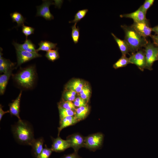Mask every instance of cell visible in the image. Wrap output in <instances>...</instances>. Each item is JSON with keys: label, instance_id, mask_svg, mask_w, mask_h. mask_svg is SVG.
<instances>
[{"label": "cell", "instance_id": "obj_31", "mask_svg": "<svg viewBox=\"0 0 158 158\" xmlns=\"http://www.w3.org/2000/svg\"><path fill=\"white\" fill-rule=\"evenodd\" d=\"M76 93V92L73 90H67L63 95V100L71 102L74 101L76 98L75 95Z\"/></svg>", "mask_w": 158, "mask_h": 158}, {"label": "cell", "instance_id": "obj_37", "mask_svg": "<svg viewBox=\"0 0 158 158\" xmlns=\"http://www.w3.org/2000/svg\"><path fill=\"white\" fill-rule=\"evenodd\" d=\"M152 38L154 44L158 47V35H152L150 36Z\"/></svg>", "mask_w": 158, "mask_h": 158}, {"label": "cell", "instance_id": "obj_21", "mask_svg": "<svg viewBox=\"0 0 158 158\" xmlns=\"http://www.w3.org/2000/svg\"><path fill=\"white\" fill-rule=\"evenodd\" d=\"M90 111V108L88 105L78 107L76 109L74 116L79 121L85 118Z\"/></svg>", "mask_w": 158, "mask_h": 158}, {"label": "cell", "instance_id": "obj_32", "mask_svg": "<svg viewBox=\"0 0 158 158\" xmlns=\"http://www.w3.org/2000/svg\"><path fill=\"white\" fill-rule=\"evenodd\" d=\"M52 152L51 148L47 147L45 145V147L37 158H49Z\"/></svg>", "mask_w": 158, "mask_h": 158}, {"label": "cell", "instance_id": "obj_14", "mask_svg": "<svg viewBox=\"0 0 158 158\" xmlns=\"http://www.w3.org/2000/svg\"><path fill=\"white\" fill-rule=\"evenodd\" d=\"M13 45L16 49H20L31 52H37L35 45L29 39H26L24 43L19 44L14 42Z\"/></svg>", "mask_w": 158, "mask_h": 158}, {"label": "cell", "instance_id": "obj_19", "mask_svg": "<svg viewBox=\"0 0 158 158\" xmlns=\"http://www.w3.org/2000/svg\"><path fill=\"white\" fill-rule=\"evenodd\" d=\"M111 34L117 43L122 55H126L130 51V47L127 42L125 40H122L119 38L113 33H111Z\"/></svg>", "mask_w": 158, "mask_h": 158}, {"label": "cell", "instance_id": "obj_3", "mask_svg": "<svg viewBox=\"0 0 158 158\" xmlns=\"http://www.w3.org/2000/svg\"><path fill=\"white\" fill-rule=\"evenodd\" d=\"M36 78L35 69L34 66L22 68L13 76L14 80L18 85L26 89L33 87Z\"/></svg>", "mask_w": 158, "mask_h": 158}, {"label": "cell", "instance_id": "obj_1", "mask_svg": "<svg viewBox=\"0 0 158 158\" xmlns=\"http://www.w3.org/2000/svg\"><path fill=\"white\" fill-rule=\"evenodd\" d=\"M11 129L16 140L20 144L31 146L35 139L32 127L27 121L18 120Z\"/></svg>", "mask_w": 158, "mask_h": 158}, {"label": "cell", "instance_id": "obj_7", "mask_svg": "<svg viewBox=\"0 0 158 158\" xmlns=\"http://www.w3.org/2000/svg\"><path fill=\"white\" fill-rule=\"evenodd\" d=\"M50 0H43L42 4L37 6V12L36 16L43 17L47 20L53 19L54 17L50 11L49 6L53 4Z\"/></svg>", "mask_w": 158, "mask_h": 158}, {"label": "cell", "instance_id": "obj_10", "mask_svg": "<svg viewBox=\"0 0 158 158\" xmlns=\"http://www.w3.org/2000/svg\"><path fill=\"white\" fill-rule=\"evenodd\" d=\"M131 26L143 37L146 38L151 35L152 28L150 26L148 20L145 22H134Z\"/></svg>", "mask_w": 158, "mask_h": 158}, {"label": "cell", "instance_id": "obj_16", "mask_svg": "<svg viewBox=\"0 0 158 158\" xmlns=\"http://www.w3.org/2000/svg\"><path fill=\"white\" fill-rule=\"evenodd\" d=\"M78 122L74 116H68L63 118L59 121V126L58 128V136H59L61 131L63 128L74 125Z\"/></svg>", "mask_w": 158, "mask_h": 158}, {"label": "cell", "instance_id": "obj_17", "mask_svg": "<svg viewBox=\"0 0 158 158\" xmlns=\"http://www.w3.org/2000/svg\"><path fill=\"white\" fill-rule=\"evenodd\" d=\"M85 84L80 79H75L70 81L66 85V88L67 90H73L80 93Z\"/></svg>", "mask_w": 158, "mask_h": 158}, {"label": "cell", "instance_id": "obj_11", "mask_svg": "<svg viewBox=\"0 0 158 158\" xmlns=\"http://www.w3.org/2000/svg\"><path fill=\"white\" fill-rule=\"evenodd\" d=\"M51 138L52 144L51 149L53 152H61L70 147L69 143L67 140H63L59 136L56 138Z\"/></svg>", "mask_w": 158, "mask_h": 158}, {"label": "cell", "instance_id": "obj_40", "mask_svg": "<svg viewBox=\"0 0 158 158\" xmlns=\"http://www.w3.org/2000/svg\"><path fill=\"white\" fill-rule=\"evenodd\" d=\"M157 60H158V56H157Z\"/></svg>", "mask_w": 158, "mask_h": 158}, {"label": "cell", "instance_id": "obj_8", "mask_svg": "<svg viewBox=\"0 0 158 158\" xmlns=\"http://www.w3.org/2000/svg\"><path fill=\"white\" fill-rule=\"evenodd\" d=\"M16 50L17 61V67L32 59L42 56L37 52H31L20 49Z\"/></svg>", "mask_w": 158, "mask_h": 158}, {"label": "cell", "instance_id": "obj_15", "mask_svg": "<svg viewBox=\"0 0 158 158\" xmlns=\"http://www.w3.org/2000/svg\"><path fill=\"white\" fill-rule=\"evenodd\" d=\"M44 140L42 137L35 139L31 146V153L33 156L37 158L43 150Z\"/></svg>", "mask_w": 158, "mask_h": 158}, {"label": "cell", "instance_id": "obj_18", "mask_svg": "<svg viewBox=\"0 0 158 158\" xmlns=\"http://www.w3.org/2000/svg\"><path fill=\"white\" fill-rule=\"evenodd\" d=\"M1 49L0 48V73H4L12 69L14 64L9 60L6 59L2 57Z\"/></svg>", "mask_w": 158, "mask_h": 158}, {"label": "cell", "instance_id": "obj_22", "mask_svg": "<svg viewBox=\"0 0 158 158\" xmlns=\"http://www.w3.org/2000/svg\"><path fill=\"white\" fill-rule=\"evenodd\" d=\"M57 43H54L49 41H42L39 44V47L36 49L37 52L40 51H48L52 49L56 48Z\"/></svg>", "mask_w": 158, "mask_h": 158}, {"label": "cell", "instance_id": "obj_30", "mask_svg": "<svg viewBox=\"0 0 158 158\" xmlns=\"http://www.w3.org/2000/svg\"><path fill=\"white\" fill-rule=\"evenodd\" d=\"M61 107L75 112L76 108L73 102L71 101H63L59 103L58 105Z\"/></svg>", "mask_w": 158, "mask_h": 158}, {"label": "cell", "instance_id": "obj_38", "mask_svg": "<svg viewBox=\"0 0 158 158\" xmlns=\"http://www.w3.org/2000/svg\"><path fill=\"white\" fill-rule=\"evenodd\" d=\"M10 113L9 110L5 111L2 109V107L1 104L0 105V121L2 119L3 116L6 114Z\"/></svg>", "mask_w": 158, "mask_h": 158}, {"label": "cell", "instance_id": "obj_9", "mask_svg": "<svg viewBox=\"0 0 158 158\" xmlns=\"http://www.w3.org/2000/svg\"><path fill=\"white\" fill-rule=\"evenodd\" d=\"M70 147L72 148L74 152H78L80 148L84 147L85 137L78 133L70 135L66 138Z\"/></svg>", "mask_w": 158, "mask_h": 158}, {"label": "cell", "instance_id": "obj_12", "mask_svg": "<svg viewBox=\"0 0 158 158\" xmlns=\"http://www.w3.org/2000/svg\"><path fill=\"white\" fill-rule=\"evenodd\" d=\"M146 15V14L140 7L138 9L133 12L120 15V16L121 18H131L134 22H141L148 21Z\"/></svg>", "mask_w": 158, "mask_h": 158}, {"label": "cell", "instance_id": "obj_4", "mask_svg": "<svg viewBox=\"0 0 158 158\" xmlns=\"http://www.w3.org/2000/svg\"><path fill=\"white\" fill-rule=\"evenodd\" d=\"M104 135L101 133L92 134L85 137L84 147L95 151L100 149L103 145Z\"/></svg>", "mask_w": 158, "mask_h": 158}, {"label": "cell", "instance_id": "obj_29", "mask_svg": "<svg viewBox=\"0 0 158 158\" xmlns=\"http://www.w3.org/2000/svg\"><path fill=\"white\" fill-rule=\"evenodd\" d=\"M45 56L49 60L52 61L58 59L59 56L57 49H51L47 51Z\"/></svg>", "mask_w": 158, "mask_h": 158}, {"label": "cell", "instance_id": "obj_39", "mask_svg": "<svg viewBox=\"0 0 158 158\" xmlns=\"http://www.w3.org/2000/svg\"><path fill=\"white\" fill-rule=\"evenodd\" d=\"M152 31L158 35V25L152 28Z\"/></svg>", "mask_w": 158, "mask_h": 158}, {"label": "cell", "instance_id": "obj_36", "mask_svg": "<svg viewBox=\"0 0 158 158\" xmlns=\"http://www.w3.org/2000/svg\"><path fill=\"white\" fill-rule=\"evenodd\" d=\"M61 158H81L78 154V152H74L73 153L64 155Z\"/></svg>", "mask_w": 158, "mask_h": 158}, {"label": "cell", "instance_id": "obj_27", "mask_svg": "<svg viewBox=\"0 0 158 158\" xmlns=\"http://www.w3.org/2000/svg\"><path fill=\"white\" fill-rule=\"evenodd\" d=\"M77 23L71 26V37L74 43L76 44L78 42L80 36V29L79 27H76Z\"/></svg>", "mask_w": 158, "mask_h": 158}, {"label": "cell", "instance_id": "obj_23", "mask_svg": "<svg viewBox=\"0 0 158 158\" xmlns=\"http://www.w3.org/2000/svg\"><path fill=\"white\" fill-rule=\"evenodd\" d=\"M129 58L126 55H122L121 57L113 65V67L115 69L125 67L130 64Z\"/></svg>", "mask_w": 158, "mask_h": 158}, {"label": "cell", "instance_id": "obj_28", "mask_svg": "<svg viewBox=\"0 0 158 158\" xmlns=\"http://www.w3.org/2000/svg\"><path fill=\"white\" fill-rule=\"evenodd\" d=\"M88 11V10L87 9L78 11L75 14L74 19L69 21V23H77L85 16Z\"/></svg>", "mask_w": 158, "mask_h": 158}, {"label": "cell", "instance_id": "obj_34", "mask_svg": "<svg viewBox=\"0 0 158 158\" xmlns=\"http://www.w3.org/2000/svg\"><path fill=\"white\" fill-rule=\"evenodd\" d=\"M154 1V0H145L143 4L140 7L146 14L147 10L152 5Z\"/></svg>", "mask_w": 158, "mask_h": 158}, {"label": "cell", "instance_id": "obj_20", "mask_svg": "<svg viewBox=\"0 0 158 158\" xmlns=\"http://www.w3.org/2000/svg\"><path fill=\"white\" fill-rule=\"evenodd\" d=\"M12 69L0 75V94L3 95L5 92L8 80L12 74Z\"/></svg>", "mask_w": 158, "mask_h": 158}, {"label": "cell", "instance_id": "obj_33", "mask_svg": "<svg viewBox=\"0 0 158 158\" xmlns=\"http://www.w3.org/2000/svg\"><path fill=\"white\" fill-rule=\"evenodd\" d=\"M22 27V32L26 36V39L29 35L34 33L35 29L33 28L25 26L24 24Z\"/></svg>", "mask_w": 158, "mask_h": 158}, {"label": "cell", "instance_id": "obj_24", "mask_svg": "<svg viewBox=\"0 0 158 158\" xmlns=\"http://www.w3.org/2000/svg\"><path fill=\"white\" fill-rule=\"evenodd\" d=\"M10 16L13 21L17 23V26L18 27L22 26L25 22V18L21 14L17 12H15L11 13Z\"/></svg>", "mask_w": 158, "mask_h": 158}, {"label": "cell", "instance_id": "obj_25", "mask_svg": "<svg viewBox=\"0 0 158 158\" xmlns=\"http://www.w3.org/2000/svg\"><path fill=\"white\" fill-rule=\"evenodd\" d=\"M58 108L59 115V121L66 117L75 115V112L73 111L65 109L58 105Z\"/></svg>", "mask_w": 158, "mask_h": 158}, {"label": "cell", "instance_id": "obj_35", "mask_svg": "<svg viewBox=\"0 0 158 158\" xmlns=\"http://www.w3.org/2000/svg\"><path fill=\"white\" fill-rule=\"evenodd\" d=\"M73 103L75 106L78 107L87 105L86 101L80 97L76 98Z\"/></svg>", "mask_w": 158, "mask_h": 158}, {"label": "cell", "instance_id": "obj_6", "mask_svg": "<svg viewBox=\"0 0 158 158\" xmlns=\"http://www.w3.org/2000/svg\"><path fill=\"white\" fill-rule=\"evenodd\" d=\"M130 63L136 65L141 71L146 68V61L144 50L140 49L129 58Z\"/></svg>", "mask_w": 158, "mask_h": 158}, {"label": "cell", "instance_id": "obj_2", "mask_svg": "<svg viewBox=\"0 0 158 158\" xmlns=\"http://www.w3.org/2000/svg\"><path fill=\"white\" fill-rule=\"evenodd\" d=\"M125 33L124 40L130 47V52L132 54L135 53L143 47H144L148 41L140 35L131 26L121 25Z\"/></svg>", "mask_w": 158, "mask_h": 158}, {"label": "cell", "instance_id": "obj_26", "mask_svg": "<svg viewBox=\"0 0 158 158\" xmlns=\"http://www.w3.org/2000/svg\"><path fill=\"white\" fill-rule=\"evenodd\" d=\"M90 88L87 85L85 84L80 92V97L88 102L90 96Z\"/></svg>", "mask_w": 158, "mask_h": 158}, {"label": "cell", "instance_id": "obj_13", "mask_svg": "<svg viewBox=\"0 0 158 158\" xmlns=\"http://www.w3.org/2000/svg\"><path fill=\"white\" fill-rule=\"evenodd\" d=\"M22 92L21 91L17 98L9 104V111L11 114L21 119L20 116V101Z\"/></svg>", "mask_w": 158, "mask_h": 158}, {"label": "cell", "instance_id": "obj_5", "mask_svg": "<svg viewBox=\"0 0 158 158\" xmlns=\"http://www.w3.org/2000/svg\"><path fill=\"white\" fill-rule=\"evenodd\" d=\"M144 51L146 61V68L152 70L154 63L157 60L158 55V47L156 46L150 41L144 47Z\"/></svg>", "mask_w": 158, "mask_h": 158}]
</instances>
